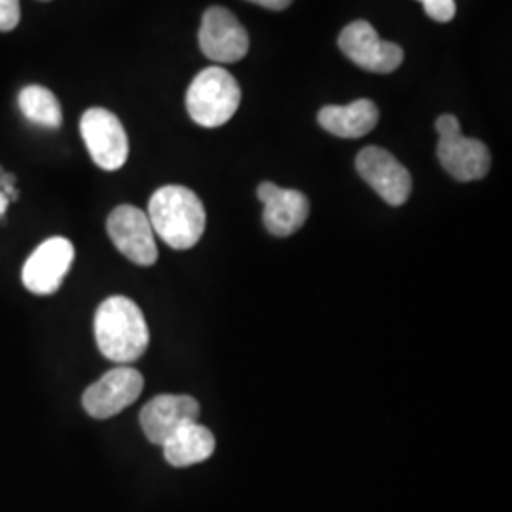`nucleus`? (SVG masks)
Here are the masks:
<instances>
[{
  "label": "nucleus",
  "instance_id": "f257e3e1",
  "mask_svg": "<svg viewBox=\"0 0 512 512\" xmlns=\"http://www.w3.org/2000/svg\"><path fill=\"white\" fill-rule=\"evenodd\" d=\"M95 342L118 365H128L147 351L150 332L141 308L128 296H110L95 313Z\"/></svg>",
  "mask_w": 512,
  "mask_h": 512
},
{
  "label": "nucleus",
  "instance_id": "f03ea898",
  "mask_svg": "<svg viewBox=\"0 0 512 512\" xmlns=\"http://www.w3.org/2000/svg\"><path fill=\"white\" fill-rule=\"evenodd\" d=\"M148 220L152 230L171 249H192L205 232V207L186 186L167 184L158 188L148 202Z\"/></svg>",
  "mask_w": 512,
  "mask_h": 512
},
{
  "label": "nucleus",
  "instance_id": "7ed1b4c3",
  "mask_svg": "<svg viewBox=\"0 0 512 512\" xmlns=\"http://www.w3.org/2000/svg\"><path fill=\"white\" fill-rule=\"evenodd\" d=\"M241 90L238 80L222 67H209L196 74L188 92L186 109L203 128H220L238 112Z\"/></svg>",
  "mask_w": 512,
  "mask_h": 512
},
{
  "label": "nucleus",
  "instance_id": "20e7f679",
  "mask_svg": "<svg viewBox=\"0 0 512 512\" xmlns=\"http://www.w3.org/2000/svg\"><path fill=\"white\" fill-rule=\"evenodd\" d=\"M439 162L459 183H471L484 179L492 167V156L488 147L469 139L461 133L459 120L454 114H442L437 120Z\"/></svg>",
  "mask_w": 512,
  "mask_h": 512
},
{
  "label": "nucleus",
  "instance_id": "39448f33",
  "mask_svg": "<svg viewBox=\"0 0 512 512\" xmlns=\"http://www.w3.org/2000/svg\"><path fill=\"white\" fill-rule=\"evenodd\" d=\"M80 133L95 165L116 171L126 165L129 156L128 133L110 110L93 107L80 120Z\"/></svg>",
  "mask_w": 512,
  "mask_h": 512
},
{
  "label": "nucleus",
  "instance_id": "423d86ee",
  "mask_svg": "<svg viewBox=\"0 0 512 512\" xmlns=\"http://www.w3.org/2000/svg\"><path fill=\"white\" fill-rule=\"evenodd\" d=\"M338 46L342 54L368 73H393L403 65V48L378 37L376 29L365 19L349 23L338 37Z\"/></svg>",
  "mask_w": 512,
  "mask_h": 512
},
{
  "label": "nucleus",
  "instance_id": "0eeeda50",
  "mask_svg": "<svg viewBox=\"0 0 512 512\" xmlns=\"http://www.w3.org/2000/svg\"><path fill=\"white\" fill-rule=\"evenodd\" d=\"M145 387L139 370L131 366L112 368L82 395L84 410L95 420H109L135 403Z\"/></svg>",
  "mask_w": 512,
  "mask_h": 512
},
{
  "label": "nucleus",
  "instance_id": "6e6552de",
  "mask_svg": "<svg viewBox=\"0 0 512 512\" xmlns=\"http://www.w3.org/2000/svg\"><path fill=\"white\" fill-rule=\"evenodd\" d=\"M107 232L114 247L137 266H152L158 260V247L147 213L120 205L107 219Z\"/></svg>",
  "mask_w": 512,
  "mask_h": 512
},
{
  "label": "nucleus",
  "instance_id": "1a4fd4ad",
  "mask_svg": "<svg viewBox=\"0 0 512 512\" xmlns=\"http://www.w3.org/2000/svg\"><path fill=\"white\" fill-rule=\"evenodd\" d=\"M355 165L363 181L372 186L385 203L399 207L410 198L412 177L391 152L380 147L363 148Z\"/></svg>",
  "mask_w": 512,
  "mask_h": 512
},
{
  "label": "nucleus",
  "instance_id": "9d476101",
  "mask_svg": "<svg viewBox=\"0 0 512 512\" xmlns=\"http://www.w3.org/2000/svg\"><path fill=\"white\" fill-rule=\"evenodd\" d=\"M198 38L203 55L217 63H238L249 52L247 29L222 6H213L203 14Z\"/></svg>",
  "mask_w": 512,
  "mask_h": 512
},
{
  "label": "nucleus",
  "instance_id": "9b49d317",
  "mask_svg": "<svg viewBox=\"0 0 512 512\" xmlns=\"http://www.w3.org/2000/svg\"><path fill=\"white\" fill-rule=\"evenodd\" d=\"M74 260V247L69 239L50 238L40 243L37 251L27 258L23 266V285L33 294H54Z\"/></svg>",
  "mask_w": 512,
  "mask_h": 512
},
{
  "label": "nucleus",
  "instance_id": "f8f14e48",
  "mask_svg": "<svg viewBox=\"0 0 512 512\" xmlns=\"http://www.w3.org/2000/svg\"><path fill=\"white\" fill-rule=\"evenodd\" d=\"M200 418V404L190 395H158L141 410V427L152 444L164 446L179 429Z\"/></svg>",
  "mask_w": 512,
  "mask_h": 512
},
{
  "label": "nucleus",
  "instance_id": "ddd939ff",
  "mask_svg": "<svg viewBox=\"0 0 512 512\" xmlns=\"http://www.w3.org/2000/svg\"><path fill=\"white\" fill-rule=\"evenodd\" d=\"M264 203V226L277 238H289L298 232L310 217V202L298 192L274 183H262L256 190Z\"/></svg>",
  "mask_w": 512,
  "mask_h": 512
},
{
  "label": "nucleus",
  "instance_id": "4468645a",
  "mask_svg": "<svg viewBox=\"0 0 512 512\" xmlns=\"http://www.w3.org/2000/svg\"><path fill=\"white\" fill-rule=\"evenodd\" d=\"M317 120L319 126L329 131L330 135L342 139H361L376 128L380 120V110L370 99H359L346 107H323L317 114Z\"/></svg>",
  "mask_w": 512,
  "mask_h": 512
},
{
  "label": "nucleus",
  "instance_id": "2eb2a0df",
  "mask_svg": "<svg viewBox=\"0 0 512 512\" xmlns=\"http://www.w3.org/2000/svg\"><path fill=\"white\" fill-rule=\"evenodd\" d=\"M215 437L202 423H190L179 429L164 444L165 461L173 467H190L202 463L215 452Z\"/></svg>",
  "mask_w": 512,
  "mask_h": 512
},
{
  "label": "nucleus",
  "instance_id": "dca6fc26",
  "mask_svg": "<svg viewBox=\"0 0 512 512\" xmlns=\"http://www.w3.org/2000/svg\"><path fill=\"white\" fill-rule=\"evenodd\" d=\"M23 116L42 128L57 129L63 124V112L54 93L44 86H27L18 97Z\"/></svg>",
  "mask_w": 512,
  "mask_h": 512
},
{
  "label": "nucleus",
  "instance_id": "f3484780",
  "mask_svg": "<svg viewBox=\"0 0 512 512\" xmlns=\"http://www.w3.org/2000/svg\"><path fill=\"white\" fill-rule=\"evenodd\" d=\"M425 14L439 23H448L456 16V0H418Z\"/></svg>",
  "mask_w": 512,
  "mask_h": 512
},
{
  "label": "nucleus",
  "instance_id": "a211bd4d",
  "mask_svg": "<svg viewBox=\"0 0 512 512\" xmlns=\"http://www.w3.org/2000/svg\"><path fill=\"white\" fill-rule=\"evenodd\" d=\"M21 19L19 0H0V31L8 33L16 29Z\"/></svg>",
  "mask_w": 512,
  "mask_h": 512
},
{
  "label": "nucleus",
  "instance_id": "6ab92c4d",
  "mask_svg": "<svg viewBox=\"0 0 512 512\" xmlns=\"http://www.w3.org/2000/svg\"><path fill=\"white\" fill-rule=\"evenodd\" d=\"M247 2H253V4H258V6L266 8V10H275V12L285 10V8H289L293 4V0H247Z\"/></svg>",
  "mask_w": 512,
  "mask_h": 512
},
{
  "label": "nucleus",
  "instance_id": "aec40b11",
  "mask_svg": "<svg viewBox=\"0 0 512 512\" xmlns=\"http://www.w3.org/2000/svg\"><path fill=\"white\" fill-rule=\"evenodd\" d=\"M8 203H10V200H8V196L0 190V217L6 213V209H8Z\"/></svg>",
  "mask_w": 512,
  "mask_h": 512
},
{
  "label": "nucleus",
  "instance_id": "412c9836",
  "mask_svg": "<svg viewBox=\"0 0 512 512\" xmlns=\"http://www.w3.org/2000/svg\"><path fill=\"white\" fill-rule=\"evenodd\" d=\"M42 2H48V0H42Z\"/></svg>",
  "mask_w": 512,
  "mask_h": 512
}]
</instances>
